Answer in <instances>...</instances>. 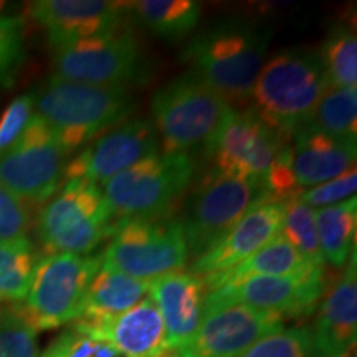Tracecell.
<instances>
[{"instance_id":"17","label":"cell","mask_w":357,"mask_h":357,"mask_svg":"<svg viewBox=\"0 0 357 357\" xmlns=\"http://www.w3.org/2000/svg\"><path fill=\"white\" fill-rule=\"evenodd\" d=\"M126 7L109 0H38L29 6V15L55 47L121 29Z\"/></svg>"},{"instance_id":"2","label":"cell","mask_w":357,"mask_h":357,"mask_svg":"<svg viewBox=\"0 0 357 357\" xmlns=\"http://www.w3.org/2000/svg\"><path fill=\"white\" fill-rule=\"evenodd\" d=\"M328 86L318 53L289 48L263 63L250 96V109L266 126L291 139L296 129L310 123Z\"/></svg>"},{"instance_id":"14","label":"cell","mask_w":357,"mask_h":357,"mask_svg":"<svg viewBox=\"0 0 357 357\" xmlns=\"http://www.w3.org/2000/svg\"><path fill=\"white\" fill-rule=\"evenodd\" d=\"M284 321L243 305L208 310L194 336L167 357H240L261 337L283 329Z\"/></svg>"},{"instance_id":"16","label":"cell","mask_w":357,"mask_h":357,"mask_svg":"<svg viewBox=\"0 0 357 357\" xmlns=\"http://www.w3.org/2000/svg\"><path fill=\"white\" fill-rule=\"evenodd\" d=\"M283 215L284 202L261 195L229 234L195 258L190 273L204 278L245 261L280 234Z\"/></svg>"},{"instance_id":"18","label":"cell","mask_w":357,"mask_h":357,"mask_svg":"<svg viewBox=\"0 0 357 357\" xmlns=\"http://www.w3.org/2000/svg\"><path fill=\"white\" fill-rule=\"evenodd\" d=\"M71 328L105 342L119 357L169 356L166 326L151 298H144L113 318L93 323H73Z\"/></svg>"},{"instance_id":"34","label":"cell","mask_w":357,"mask_h":357,"mask_svg":"<svg viewBox=\"0 0 357 357\" xmlns=\"http://www.w3.org/2000/svg\"><path fill=\"white\" fill-rule=\"evenodd\" d=\"M357 187V171L356 166L336 178L324 182L310 189H303L298 199L310 207H329V205L344 202V200L354 197Z\"/></svg>"},{"instance_id":"25","label":"cell","mask_w":357,"mask_h":357,"mask_svg":"<svg viewBox=\"0 0 357 357\" xmlns=\"http://www.w3.org/2000/svg\"><path fill=\"white\" fill-rule=\"evenodd\" d=\"M137 20L164 40H181L195 29L200 20V6L192 0H141L128 3Z\"/></svg>"},{"instance_id":"1","label":"cell","mask_w":357,"mask_h":357,"mask_svg":"<svg viewBox=\"0 0 357 357\" xmlns=\"http://www.w3.org/2000/svg\"><path fill=\"white\" fill-rule=\"evenodd\" d=\"M270 33L238 19H225L195 35L182 52L189 71L231 108L250 102L265 63Z\"/></svg>"},{"instance_id":"7","label":"cell","mask_w":357,"mask_h":357,"mask_svg":"<svg viewBox=\"0 0 357 357\" xmlns=\"http://www.w3.org/2000/svg\"><path fill=\"white\" fill-rule=\"evenodd\" d=\"M230 109L229 102L190 71L164 84L151 105L166 154H189L207 144Z\"/></svg>"},{"instance_id":"23","label":"cell","mask_w":357,"mask_h":357,"mask_svg":"<svg viewBox=\"0 0 357 357\" xmlns=\"http://www.w3.org/2000/svg\"><path fill=\"white\" fill-rule=\"evenodd\" d=\"M147 291V281L136 280L101 265L88 288L82 314L75 323H93L121 314L144 300Z\"/></svg>"},{"instance_id":"36","label":"cell","mask_w":357,"mask_h":357,"mask_svg":"<svg viewBox=\"0 0 357 357\" xmlns=\"http://www.w3.org/2000/svg\"><path fill=\"white\" fill-rule=\"evenodd\" d=\"M35 114V93L17 96L0 118V153L8 149L25 131Z\"/></svg>"},{"instance_id":"11","label":"cell","mask_w":357,"mask_h":357,"mask_svg":"<svg viewBox=\"0 0 357 357\" xmlns=\"http://www.w3.org/2000/svg\"><path fill=\"white\" fill-rule=\"evenodd\" d=\"M289 139L266 126L252 109L231 108L204 146L208 174L263 185L271 164ZM263 189V187H261Z\"/></svg>"},{"instance_id":"30","label":"cell","mask_w":357,"mask_h":357,"mask_svg":"<svg viewBox=\"0 0 357 357\" xmlns=\"http://www.w3.org/2000/svg\"><path fill=\"white\" fill-rule=\"evenodd\" d=\"M0 357H38L37 331L15 306L0 307Z\"/></svg>"},{"instance_id":"5","label":"cell","mask_w":357,"mask_h":357,"mask_svg":"<svg viewBox=\"0 0 357 357\" xmlns=\"http://www.w3.org/2000/svg\"><path fill=\"white\" fill-rule=\"evenodd\" d=\"M113 231V217L100 185L71 178L43 205L37 218V235L50 253L88 255Z\"/></svg>"},{"instance_id":"21","label":"cell","mask_w":357,"mask_h":357,"mask_svg":"<svg viewBox=\"0 0 357 357\" xmlns=\"http://www.w3.org/2000/svg\"><path fill=\"white\" fill-rule=\"evenodd\" d=\"M293 174L301 189L336 178L354 167L356 141L341 139L305 124L293 132Z\"/></svg>"},{"instance_id":"4","label":"cell","mask_w":357,"mask_h":357,"mask_svg":"<svg viewBox=\"0 0 357 357\" xmlns=\"http://www.w3.org/2000/svg\"><path fill=\"white\" fill-rule=\"evenodd\" d=\"M195 162L190 154H153L109 178L102 189L113 227L132 218L172 217L189 190Z\"/></svg>"},{"instance_id":"6","label":"cell","mask_w":357,"mask_h":357,"mask_svg":"<svg viewBox=\"0 0 357 357\" xmlns=\"http://www.w3.org/2000/svg\"><path fill=\"white\" fill-rule=\"evenodd\" d=\"M100 266V255L50 253L40 257L25 300L13 306L37 333L75 323Z\"/></svg>"},{"instance_id":"32","label":"cell","mask_w":357,"mask_h":357,"mask_svg":"<svg viewBox=\"0 0 357 357\" xmlns=\"http://www.w3.org/2000/svg\"><path fill=\"white\" fill-rule=\"evenodd\" d=\"M25 58V24L20 17H0V82H8Z\"/></svg>"},{"instance_id":"3","label":"cell","mask_w":357,"mask_h":357,"mask_svg":"<svg viewBox=\"0 0 357 357\" xmlns=\"http://www.w3.org/2000/svg\"><path fill=\"white\" fill-rule=\"evenodd\" d=\"M136 109L126 88H106L52 77L35 93V113L55 131L66 154L126 123Z\"/></svg>"},{"instance_id":"9","label":"cell","mask_w":357,"mask_h":357,"mask_svg":"<svg viewBox=\"0 0 357 357\" xmlns=\"http://www.w3.org/2000/svg\"><path fill=\"white\" fill-rule=\"evenodd\" d=\"M55 75L65 82L124 88L144 75V58L132 33L113 32L52 47Z\"/></svg>"},{"instance_id":"38","label":"cell","mask_w":357,"mask_h":357,"mask_svg":"<svg viewBox=\"0 0 357 357\" xmlns=\"http://www.w3.org/2000/svg\"><path fill=\"white\" fill-rule=\"evenodd\" d=\"M3 8H6V2H0V13L3 12Z\"/></svg>"},{"instance_id":"20","label":"cell","mask_w":357,"mask_h":357,"mask_svg":"<svg viewBox=\"0 0 357 357\" xmlns=\"http://www.w3.org/2000/svg\"><path fill=\"white\" fill-rule=\"evenodd\" d=\"M147 293L162 316L171 354L184 346L202 323L207 288L200 276L174 271L149 281Z\"/></svg>"},{"instance_id":"12","label":"cell","mask_w":357,"mask_h":357,"mask_svg":"<svg viewBox=\"0 0 357 357\" xmlns=\"http://www.w3.org/2000/svg\"><path fill=\"white\" fill-rule=\"evenodd\" d=\"M261 195L266 194L257 182L207 174L192 194L184 215L178 220L189 257L197 258L211 250Z\"/></svg>"},{"instance_id":"10","label":"cell","mask_w":357,"mask_h":357,"mask_svg":"<svg viewBox=\"0 0 357 357\" xmlns=\"http://www.w3.org/2000/svg\"><path fill=\"white\" fill-rule=\"evenodd\" d=\"M68 154L42 116L0 153V184L24 204H47L61 187Z\"/></svg>"},{"instance_id":"8","label":"cell","mask_w":357,"mask_h":357,"mask_svg":"<svg viewBox=\"0 0 357 357\" xmlns=\"http://www.w3.org/2000/svg\"><path fill=\"white\" fill-rule=\"evenodd\" d=\"M101 265L141 281L181 271L189 260L178 218H132L116 223Z\"/></svg>"},{"instance_id":"19","label":"cell","mask_w":357,"mask_h":357,"mask_svg":"<svg viewBox=\"0 0 357 357\" xmlns=\"http://www.w3.org/2000/svg\"><path fill=\"white\" fill-rule=\"evenodd\" d=\"M318 316L310 329V352L318 356L341 354L357 341V273L356 253L344 271L324 287Z\"/></svg>"},{"instance_id":"27","label":"cell","mask_w":357,"mask_h":357,"mask_svg":"<svg viewBox=\"0 0 357 357\" xmlns=\"http://www.w3.org/2000/svg\"><path fill=\"white\" fill-rule=\"evenodd\" d=\"M307 124L329 136L356 141L357 88L328 86Z\"/></svg>"},{"instance_id":"13","label":"cell","mask_w":357,"mask_h":357,"mask_svg":"<svg viewBox=\"0 0 357 357\" xmlns=\"http://www.w3.org/2000/svg\"><path fill=\"white\" fill-rule=\"evenodd\" d=\"M324 275L326 271L294 276H252L208 291L205 311L229 305H243L275 312L283 319L306 318L312 314L323 296Z\"/></svg>"},{"instance_id":"31","label":"cell","mask_w":357,"mask_h":357,"mask_svg":"<svg viewBox=\"0 0 357 357\" xmlns=\"http://www.w3.org/2000/svg\"><path fill=\"white\" fill-rule=\"evenodd\" d=\"M307 351L310 329L294 326L261 337L240 357H306Z\"/></svg>"},{"instance_id":"28","label":"cell","mask_w":357,"mask_h":357,"mask_svg":"<svg viewBox=\"0 0 357 357\" xmlns=\"http://www.w3.org/2000/svg\"><path fill=\"white\" fill-rule=\"evenodd\" d=\"M329 86L354 88L357 83V40L349 25L336 24L329 30L319 53Z\"/></svg>"},{"instance_id":"37","label":"cell","mask_w":357,"mask_h":357,"mask_svg":"<svg viewBox=\"0 0 357 357\" xmlns=\"http://www.w3.org/2000/svg\"><path fill=\"white\" fill-rule=\"evenodd\" d=\"M306 357H356V347H352V349L346 351V352H341V354H334V356H318V354H311V352L307 351Z\"/></svg>"},{"instance_id":"29","label":"cell","mask_w":357,"mask_h":357,"mask_svg":"<svg viewBox=\"0 0 357 357\" xmlns=\"http://www.w3.org/2000/svg\"><path fill=\"white\" fill-rule=\"evenodd\" d=\"M281 235L293 245L316 270L326 271V261L316 230L314 208L294 197L284 202Z\"/></svg>"},{"instance_id":"22","label":"cell","mask_w":357,"mask_h":357,"mask_svg":"<svg viewBox=\"0 0 357 357\" xmlns=\"http://www.w3.org/2000/svg\"><path fill=\"white\" fill-rule=\"evenodd\" d=\"M312 271L323 270H316L280 231L273 240H270L265 247H261L245 261L223 273L204 276L202 281L208 293L212 289L238 283L252 276H294L310 275Z\"/></svg>"},{"instance_id":"15","label":"cell","mask_w":357,"mask_h":357,"mask_svg":"<svg viewBox=\"0 0 357 357\" xmlns=\"http://www.w3.org/2000/svg\"><path fill=\"white\" fill-rule=\"evenodd\" d=\"M159 136L154 123L146 118L128 119L91 141L66 162L63 178L106 182L139 160L158 154Z\"/></svg>"},{"instance_id":"24","label":"cell","mask_w":357,"mask_h":357,"mask_svg":"<svg viewBox=\"0 0 357 357\" xmlns=\"http://www.w3.org/2000/svg\"><path fill=\"white\" fill-rule=\"evenodd\" d=\"M316 230L324 261L342 268L356 253L357 200L354 197L314 211Z\"/></svg>"},{"instance_id":"35","label":"cell","mask_w":357,"mask_h":357,"mask_svg":"<svg viewBox=\"0 0 357 357\" xmlns=\"http://www.w3.org/2000/svg\"><path fill=\"white\" fill-rule=\"evenodd\" d=\"M30 212L26 204L0 184V243L29 238Z\"/></svg>"},{"instance_id":"33","label":"cell","mask_w":357,"mask_h":357,"mask_svg":"<svg viewBox=\"0 0 357 357\" xmlns=\"http://www.w3.org/2000/svg\"><path fill=\"white\" fill-rule=\"evenodd\" d=\"M40 357H119L116 352L89 334L71 328L61 333Z\"/></svg>"},{"instance_id":"26","label":"cell","mask_w":357,"mask_h":357,"mask_svg":"<svg viewBox=\"0 0 357 357\" xmlns=\"http://www.w3.org/2000/svg\"><path fill=\"white\" fill-rule=\"evenodd\" d=\"M38 258L30 238L0 243V307L25 300Z\"/></svg>"}]
</instances>
